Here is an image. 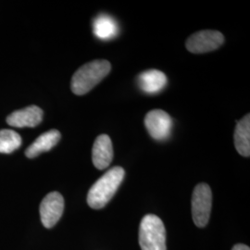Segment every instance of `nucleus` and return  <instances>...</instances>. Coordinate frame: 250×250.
<instances>
[{"instance_id":"nucleus-1","label":"nucleus","mask_w":250,"mask_h":250,"mask_svg":"<svg viewBox=\"0 0 250 250\" xmlns=\"http://www.w3.org/2000/svg\"><path fill=\"white\" fill-rule=\"evenodd\" d=\"M122 167H113L107 170L91 187L87 195V204L94 209H100L107 205L115 195L125 178Z\"/></svg>"},{"instance_id":"nucleus-2","label":"nucleus","mask_w":250,"mask_h":250,"mask_svg":"<svg viewBox=\"0 0 250 250\" xmlns=\"http://www.w3.org/2000/svg\"><path fill=\"white\" fill-rule=\"evenodd\" d=\"M110 70V63L105 60H98L83 65L72 76V92L77 96L85 95L103 80Z\"/></svg>"},{"instance_id":"nucleus-3","label":"nucleus","mask_w":250,"mask_h":250,"mask_svg":"<svg viewBox=\"0 0 250 250\" xmlns=\"http://www.w3.org/2000/svg\"><path fill=\"white\" fill-rule=\"evenodd\" d=\"M139 245L141 250H166V230L161 218L146 215L139 228Z\"/></svg>"},{"instance_id":"nucleus-4","label":"nucleus","mask_w":250,"mask_h":250,"mask_svg":"<svg viewBox=\"0 0 250 250\" xmlns=\"http://www.w3.org/2000/svg\"><path fill=\"white\" fill-rule=\"evenodd\" d=\"M212 204V193L210 188L201 183L197 185L192 195V217L197 227H205L208 223Z\"/></svg>"},{"instance_id":"nucleus-5","label":"nucleus","mask_w":250,"mask_h":250,"mask_svg":"<svg viewBox=\"0 0 250 250\" xmlns=\"http://www.w3.org/2000/svg\"><path fill=\"white\" fill-rule=\"evenodd\" d=\"M224 43L221 32L205 30L190 36L187 41V48L191 53L201 54L214 51Z\"/></svg>"},{"instance_id":"nucleus-6","label":"nucleus","mask_w":250,"mask_h":250,"mask_svg":"<svg viewBox=\"0 0 250 250\" xmlns=\"http://www.w3.org/2000/svg\"><path fill=\"white\" fill-rule=\"evenodd\" d=\"M145 125L148 134L157 141H164L170 137L172 129V120L162 109L150 110L145 118Z\"/></svg>"},{"instance_id":"nucleus-7","label":"nucleus","mask_w":250,"mask_h":250,"mask_svg":"<svg viewBox=\"0 0 250 250\" xmlns=\"http://www.w3.org/2000/svg\"><path fill=\"white\" fill-rule=\"evenodd\" d=\"M64 210V199L59 192L46 195L40 205L41 222L46 228H52L62 218Z\"/></svg>"},{"instance_id":"nucleus-8","label":"nucleus","mask_w":250,"mask_h":250,"mask_svg":"<svg viewBox=\"0 0 250 250\" xmlns=\"http://www.w3.org/2000/svg\"><path fill=\"white\" fill-rule=\"evenodd\" d=\"M44 116L43 110L37 106H29L19 109L7 117V124L16 128L36 127L40 125Z\"/></svg>"},{"instance_id":"nucleus-9","label":"nucleus","mask_w":250,"mask_h":250,"mask_svg":"<svg viewBox=\"0 0 250 250\" xmlns=\"http://www.w3.org/2000/svg\"><path fill=\"white\" fill-rule=\"evenodd\" d=\"M92 160L95 167L99 170L107 168L113 160V146L109 136L101 134L97 137L93 149Z\"/></svg>"},{"instance_id":"nucleus-10","label":"nucleus","mask_w":250,"mask_h":250,"mask_svg":"<svg viewBox=\"0 0 250 250\" xmlns=\"http://www.w3.org/2000/svg\"><path fill=\"white\" fill-rule=\"evenodd\" d=\"M137 83L145 93L158 94L166 86L167 76L159 70H147L139 74Z\"/></svg>"},{"instance_id":"nucleus-11","label":"nucleus","mask_w":250,"mask_h":250,"mask_svg":"<svg viewBox=\"0 0 250 250\" xmlns=\"http://www.w3.org/2000/svg\"><path fill=\"white\" fill-rule=\"evenodd\" d=\"M61 137L62 134L56 129L49 130L41 134L25 150L27 158L34 159L44 152L51 150L54 146L60 142Z\"/></svg>"},{"instance_id":"nucleus-12","label":"nucleus","mask_w":250,"mask_h":250,"mask_svg":"<svg viewBox=\"0 0 250 250\" xmlns=\"http://www.w3.org/2000/svg\"><path fill=\"white\" fill-rule=\"evenodd\" d=\"M234 146L243 157L250 156V115L247 114L237 123L234 131Z\"/></svg>"},{"instance_id":"nucleus-13","label":"nucleus","mask_w":250,"mask_h":250,"mask_svg":"<svg viewBox=\"0 0 250 250\" xmlns=\"http://www.w3.org/2000/svg\"><path fill=\"white\" fill-rule=\"evenodd\" d=\"M95 36L101 40H110L119 34L116 21L107 14H100L93 21Z\"/></svg>"},{"instance_id":"nucleus-14","label":"nucleus","mask_w":250,"mask_h":250,"mask_svg":"<svg viewBox=\"0 0 250 250\" xmlns=\"http://www.w3.org/2000/svg\"><path fill=\"white\" fill-rule=\"evenodd\" d=\"M21 137L17 132L9 129L0 130V153H12L21 146Z\"/></svg>"},{"instance_id":"nucleus-15","label":"nucleus","mask_w":250,"mask_h":250,"mask_svg":"<svg viewBox=\"0 0 250 250\" xmlns=\"http://www.w3.org/2000/svg\"><path fill=\"white\" fill-rule=\"evenodd\" d=\"M232 250H250V247H248L247 245H243V244H238V245H235Z\"/></svg>"}]
</instances>
